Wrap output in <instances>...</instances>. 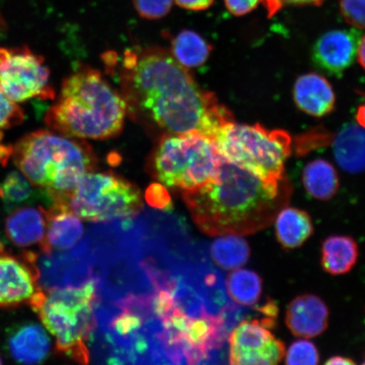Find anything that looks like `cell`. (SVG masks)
<instances>
[{"label": "cell", "mask_w": 365, "mask_h": 365, "mask_svg": "<svg viewBox=\"0 0 365 365\" xmlns=\"http://www.w3.org/2000/svg\"><path fill=\"white\" fill-rule=\"evenodd\" d=\"M38 282L45 292L78 287L91 280L88 242L81 240L74 247L42 253L36 258Z\"/></svg>", "instance_id": "12"}, {"label": "cell", "mask_w": 365, "mask_h": 365, "mask_svg": "<svg viewBox=\"0 0 365 365\" xmlns=\"http://www.w3.org/2000/svg\"><path fill=\"white\" fill-rule=\"evenodd\" d=\"M45 292V291H44ZM96 284L45 292L33 309L56 339V349L80 364H88V344L95 327Z\"/></svg>", "instance_id": "5"}, {"label": "cell", "mask_w": 365, "mask_h": 365, "mask_svg": "<svg viewBox=\"0 0 365 365\" xmlns=\"http://www.w3.org/2000/svg\"><path fill=\"white\" fill-rule=\"evenodd\" d=\"M10 150L22 175L31 185L45 190L50 200L70 194L98 164L93 148L86 141L48 130L23 137Z\"/></svg>", "instance_id": "4"}, {"label": "cell", "mask_w": 365, "mask_h": 365, "mask_svg": "<svg viewBox=\"0 0 365 365\" xmlns=\"http://www.w3.org/2000/svg\"><path fill=\"white\" fill-rule=\"evenodd\" d=\"M226 7L232 15L245 16L258 6L262 0H225Z\"/></svg>", "instance_id": "33"}, {"label": "cell", "mask_w": 365, "mask_h": 365, "mask_svg": "<svg viewBox=\"0 0 365 365\" xmlns=\"http://www.w3.org/2000/svg\"><path fill=\"white\" fill-rule=\"evenodd\" d=\"M6 21H4L1 13H0V34L4 33V31L6 30Z\"/></svg>", "instance_id": "38"}, {"label": "cell", "mask_w": 365, "mask_h": 365, "mask_svg": "<svg viewBox=\"0 0 365 365\" xmlns=\"http://www.w3.org/2000/svg\"><path fill=\"white\" fill-rule=\"evenodd\" d=\"M340 12L348 24L365 29V0H341Z\"/></svg>", "instance_id": "30"}, {"label": "cell", "mask_w": 365, "mask_h": 365, "mask_svg": "<svg viewBox=\"0 0 365 365\" xmlns=\"http://www.w3.org/2000/svg\"><path fill=\"white\" fill-rule=\"evenodd\" d=\"M333 153L337 163L346 171L365 170V129L361 125H346L333 140Z\"/></svg>", "instance_id": "19"}, {"label": "cell", "mask_w": 365, "mask_h": 365, "mask_svg": "<svg viewBox=\"0 0 365 365\" xmlns=\"http://www.w3.org/2000/svg\"><path fill=\"white\" fill-rule=\"evenodd\" d=\"M319 352L313 342L298 340L289 346L286 354V364L289 365H313L319 363Z\"/></svg>", "instance_id": "27"}, {"label": "cell", "mask_w": 365, "mask_h": 365, "mask_svg": "<svg viewBox=\"0 0 365 365\" xmlns=\"http://www.w3.org/2000/svg\"><path fill=\"white\" fill-rule=\"evenodd\" d=\"M362 364H365V356H364V360H363Z\"/></svg>", "instance_id": "39"}, {"label": "cell", "mask_w": 365, "mask_h": 365, "mask_svg": "<svg viewBox=\"0 0 365 365\" xmlns=\"http://www.w3.org/2000/svg\"><path fill=\"white\" fill-rule=\"evenodd\" d=\"M34 195L31 182L16 171L9 173L6 179L0 182V198L8 205H15L26 202Z\"/></svg>", "instance_id": "26"}, {"label": "cell", "mask_w": 365, "mask_h": 365, "mask_svg": "<svg viewBox=\"0 0 365 365\" xmlns=\"http://www.w3.org/2000/svg\"><path fill=\"white\" fill-rule=\"evenodd\" d=\"M212 46L193 31H180L171 43V53L185 68L204 65L212 53Z\"/></svg>", "instance_id": "23"}, {"label": "cell", "mask_w": 365, "mask_h": 365, "mask_svg": "<svg viewBox=\"0 0 365 365\" xmlns=\"http://www.w3.org/2000/svg\"><path fill=\"white\" fill-rule=\"evenodd\" d=\"M47 213V235L42 253L68 250L79 243L83 236V225L68 205L52 203Z\"/></svg>", "instance_id": "16"}, {"label": "cell", "mask_w": 365, "mask_h": 365, "mask_svg": "<svg viewBox=\"0 0 365 365\" xmlns=\"http://www.w3.org/2000/svg\"><path fill=\"white\" fill-rule=\"evenodd\" d=\"M325 0H262L264 7H266L268 17H272L281 10V9L287 6H304V4H314V6H321Z\"/></svg>", "instance_id": "32"}, {"label": "cell", "mask_w": 365, "mask_h": 365, "mask_svg": "<svg viewBox=\"0 0 365 365\" xmlns=\"http://www.w3.org/2000/svg\"><path fill=\"white\" fill-rule=\"evenodd\" d=\"M359 257L358 245L349 236H330L323 242L322 266L331 275H342L351 271Z\"/></svg>", "instance_id": "21"}, {"label": "cell", "mask_w": 365, "mask_h": 365, "mask_svg": "<svg viewBox=\"0 0 365 365\" xmlns=\"http://www.w3.org/2000/svg\"><path fill=\"white\" fill-rule=\"evenodd\" d=\"M227 294L235 303L253 307L262 294V280L257 272L250 270L232 272L227 280Z\"/></svg>", "instance_id": "25"}, {"label": "cell", "mask_w": 365, "mask_h": 365, "mask_svg": "<svg viewBox=\"0 0 365 365\" xmlns=\"http://www.w3.org/2000/svg\"><path fill=\"white\" fill-rule=\"evenodd\" d=\"M222 160L211 137L195 132L164 135L150 155L148 170L164 185L185 191L215 178Z\"/></svg>", "instance_id": "6"}, {"label": "cell", "mask_w": 365, "mask_h": 365, "mask_svg": "<svg viewBox=\"0 0 365 365\" xmlns=\"http://www.w3.org/2000/svg\"><path fill=\"white\" fill-rule=\"evenodd\" d=\"M360 38V31L354 29L328 31L314 45V65L327 74L341 76L355 61Z\"/></svg>", "instance_id": "13"}, {"label": "cell", "mask_w": 365, "mask_h": 365, "mask_svg": "<svg viewBox=\"0 0 365 365\" xmlns=\"http://www.w3.org/2000/svg\"><path fill=\"white\" fill-rule=\"evenodd\" d=\"M120 80L127 113L161 136L195 132L212 139L234 121L230 109L165 48L127 50Z\"/></svg>", "instance_id": "1"}, {"label": "cell", "mask_w": 365, "mask_h": 365, "mask_svg": "<svg viewBox=\"0 0 365 365\" xmlns=\"http://www.w3.org/2000/svg\"><path fill=\"white\" fill-rule=\"evenodd\" d=\"M277 217V238L285 249L299 247L313 235L312 219L302 210L282 208Z\"/></svg>", "instance_id": "20"}, {"label": "cell", "mask_w": 365, "mask_h": 365, "mask_svg": "<svg viewBox=\"0 0 365 365\" xmlns=\"http://www.w3.org/2000/svg\"><path fill=\"white\" fill-rule=\"evenodd\" d=\"M145 198H147L150 207L166 212L173 211V207L170 195L162 185L153 184L150 185L147 190V193H145Z\"/></svg>", "instance_id": "31"}, {"label": "cell", "mask_w": 365, "mask_h": 365, "mask_svg": "<svg viewBox=\"0 0 365 365\" xmlns=\"http://www.w3.org/2000/svg\"><path fill=\"white\" fill-rule=\"evenodd\" d=\"M3 362H2V359H1V357H0V364H1Z\"/></svg>", "instance_id": "40"}, {"label": "cell", "mask_w": 365, "mask_h": 365, "mask_svg": "<svg viewBox=\"0 0 365 365\" xmlns=\"http://www.w3.org/2000/svg\"><path fill=\"white\" fill-rule=\"evenodd\" d=\"M272 328L262 319H245L228 337L230 363L238 365H273L285 356L284 342L275 339Z\"/></svg>", "instance_id": "11"}, {"label": "cell", "mask_w": 365, "mask_h": 365, "mask_svg": "<svg viewBox=\"0 0 365 365\" xmlns=\"http://www.w3.org/2000/svg\"><path fill=\"white\" fill-rule=\"evenodd\" d=\"M47 225V210L22 207L7 217L6 232L9 240L19 247L27 248L39 245L42 250L45 245Z\"/></svg>", "instance_id": "17"}, {"label": "cell", "mask_w": 365, "mask_h": 365, "mask_svg": "<svg viewBox=\"0 0 365 365\" xmlns=\"http://www.w3.org/2000/svg\"><path fill=\"white\" fill-rule=\"evenodd\" d=\"M303 182L309 195L322 200L332 198L339 188L335 168L324 159L314 160L305 166Z\"/></svg>", "instance_id": "22"}, {"label": "cell", "mask_w": 365, "mask_h": 365, "mask_svg": "<svg viewBox=\"0 0 365 365\" xmlns=\"http://www.w3.org/2000/svg\"><path fill=\"white\" fill-rule=\"evenodd\" d=\"M127 114L123 96L101 72L81 68L63 81L61 97L46 123L58 133L85 140H107L120 134Z\"/></svg>", "instance_id": "3"}, {"label": "cell", "mask_w": 365, "mask_h": 365, "mask_svg": "<svg viewBox=\"0 0 365 365\" xmlns=\"http://www.w3.org/2000/svg\"><path fill=\"white\" fill-rule=\"evenodd\" d=\"M134 4L140 16L148 20H157L170 11L173 0H134Z\"/></svg>", "instance_id": "29"}, {"label": "cell", "mask_w": 365, "mask_h": 365, "mask_svg": "<svg viewBox=\"0 0 365 365\" xmlns=\"http://www.w3.org/2000/svg\"><path fill=\"white\" fill-rule=\"evenodd\" d=\"M291 185L262 179L222 158L217 175L182 198L205 234L248 235L270 226L289 202Z\"/></svg>", "instance_id": "2"}, {"label": "cell", "mask_w": 365, "mask_h": 365, "mask_svg": "<svg viewBox=\"0 0 365 365\" xmlns=\"http://www.w3.org/2000/svg\"><path fill=\"white\" fill-rule=\"evenodd\" d=\"M178 6L190 11L207 10L214 0H175Z\"/></svg>", "instance_id": "34"}, {"label": "cell", "mask_w": 365, "mask_h": 365, "mask_svg": "<svg viewBox=\"0 0 365 365\" xmlns=\"http://www.w3.org/2000/svg\"><path fill=\"white\" fill-rule=\"evenodd\" d=\"M209 253L219 267L225 270H234L248 262L250 250L243 238L230 235L212 242Z\"/></svg>", "instance_id": "24"}, {"label": "cell", "mask_w": 365, "mask_h": 365, "mask_svg": "<svg viewBox=\"0 0 365 365\" xmlns=\"http://www.w3.org/2000/svg\"><path fill=\"white\" fill-rule=\"evenodd\" d=\"M329 310L319 297L303 294L291 301L287 309L286 324L296 336L312 339L326 331Z\"/></svg>", "instance_id": "14"}, {"label": "cell", "mask_w": 365, "mask_h": 365, "mask_svg": "<svg viewBox=\"0 0 365 365\" xmlns=\"http://www.w3.org/2000/svg\"><path fill=\"white\" fill-rule=\"evenodd\" d=\"M356 118H357L359 125H361L365 129V103L359 108Z\"/></svg>", "instance_id": "37"}, {"label": "cell", "mask_w": 365, "mask_h": 365, "mask_svg": "<svg viewBox=\"0 0 365 365\" xmlns=\"http://www.w3.org/2000/svg\"><path fill=\"white\" fill-rule=\"evenodd\" d=\"M36 258L33 252L14 255L0 243V307H31L43 294Z\"/></svg>", "instance_id": "10"}, {"label": "cell", "mask_w": 365, "mask_h": 365, "mask_svg": "<svg viewBox=\"0 0 365 365\" xmlns=\"http://www.w3.org/2000/svg\"><path fill=\"white\" fill-rule=\"evenodd\" d=\"M221 156L264 180L284 179V163L291 153V137L284 130L259 125L227 123L213 137Z\"/></svg>", "instance_id": "7"}, {"label": "cell", "mask_w": 365, "mask_h": 365, "mask_svg": "<svg viewBox=\"0 0 365 365\" xmlns=\"http://www.w3.org/2000/svg\"><path fill=\"white\" fill-rule=\"evenodd\" d=\"M356 363L353 359L349 358L342 357V356H334V357H331L327 360L326 364L331 365H339V364H355Z\"/></svg>", "instance_id": "35"}, {"label": "cell", "mask_w": 365, "mask_h": 365, "mask_svg": "<svg viewBox=\"0 0 365 365\" xmlns=\"http://www.w3.org/2000/svg\"><path fill=\"white\" fill-rule=\"evenodd\" d=\"M294 98L300 110L314 117L330 113L336 102L335 93L329 81L317 73H309L297 79Z\"/></svg>", "instance_id": "18"}, {"label": "cell", "mask_w": 365, "mask_h": 365, "mask_svg": "<svg viewBox=\"0 0 365 365\" xmlns=\"http://www.w3.org/2000/svg\"><path fill=\"white\" fill-rule=\"evenodd\" d=\"M23 120L24 113L21 108L0 91V140L4 131L20 125Z\"/></svg>", "instance_id": "28"}, {"label": "cell", "mask_w": 365, "mask_h": 365, "mask_svg": "<svg viewBox=\"0 0 365 365\" xmlns=\"http://www.w3.org/2000/svg\"><path fill=\"white\" fill-rule=\"evenodd\" d=\"M50 345L49 337L43 328L34 322L14 326L7 332L8 353L18 363H43L48 358Z\"/></svg>", "instance_id": "15"}, {"label": "cell", "mask_w": 365, "mask_h": 365, "mask_svg": "<svg viewBox=\"0 0 365 365\" xmlns=\"http://www.w3.org/2000/svg\"><path fill=\"white\" fill-rule=\"evenodd\" d=\"M49 81L50 72L42 56L29 48H0V91L11 101L53 100Z\"/></svg>", "instance_id": "9"}, {"label": "cell", "mask_w": 365, "mask_h": 365, "mask_svg": "<svg viewBox=\"0 0 365 365\" xmlns=\"http://www.w3.org/2000/svg\"><path fill=\"white\" fill-rule=\"evenodd\" d=\"M66 200L77 217L96 222L133 217L143 208L139 189L112 172L86 173Z\"/></svg>", "instance_id": "8"}, {"label": "cell", "mask_w": 365, "mask_h": 365, "mask_svg": "<svg viewBox=\"0 0 365 365\" xmlns=\"http://www.w3.org/2000/svg\"><path fill=\"white\" fill-rule=\"evenodd\" d=\"M357 56L360 66L365 70V35L360 38Z\"/></svg>", "instance_id": "36"}]
</instances>
